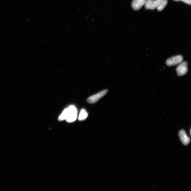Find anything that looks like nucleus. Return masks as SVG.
<instances>
[{
	"instance_id": "nucleus-4",
	"label": "nucleus",
	"mask_w": 191,
	"mask_h": 191,
	"mask_svg": "<svg viewBox=\"0 0 191 191\" xmlns=\"http://www.w3.org/2000/svg\"><path fill=\"white\" fill-rule=\"evenodd\" d=\"M161 4V0H146L145 7L146 9L153 10L159 8Z\"/></svg>"
},
{
	"instance_id": "nucleus-5",
	"label": "nucleus",
	"mask_w": 191,
	"mask_h": 191,
	"mask_svg": "<svg viewBox=\"0 0 191 191\" xmlns=\"http://www.w3.org/2000/svg\"><path fill=\"white\" fill-rule=\"evenodd\" d=\"M188 71V63L185 61L179 64L176 69L178 76H184L187 73Z\"/></svg>"
},
{
	"instance_id": "nucleus-9",
	"label": "nucleus",
	"mask_w": 191,
	"mask_h": 191,
	"mask_svg": "<svg viewBox=\"0 0 191 191\" xmlns=\"http://www.w3.org/2000/svg\"><path fill=\"white\" fill-rule=\"evenodd\" d=\"M168 4V0H161V4L158 8L157 9L158 11H161L165 8Z\"/></svg>"
},
{
	"instance_id": "nucleus-2",
	"label": "nucleus",
	"mask_w": 191,
	"mask_h": 191,
	"mask_svg": "<svg viewBox=\"0 0 191 191\" xmlns=\"http://www.w3.org/2000/svg\"><path fill=\"white\" fill-rule=\"evenodd\" d=\"M108 90H105L100 92L98 94H95L87 99V102L89 104H93L98 101L101 98L104 96L108 92Z\"/></svg>"
},
{
	"instance_id": "nucleus-8",
	"label": "nucleus",
	"mask_w": 191,
	"mask_h": 191,
	"mask_svg": "<svg viewBox=\"0 0 191 191\" xmlns=\"http://www.w3.org/2000/svg\"><path fill=\"white\" fill-rule=\"evenodd\" d=\"M88 116V114L86 111L84 109L81 111L80 115H79L78 119L80 121H82L86 119Z\"/></svg>"
},
{
	"instance_id": "nucleus-10",
	"label": "nucleus",
	"mask_w": 191,
	"mask_h": 191,
	"mask_svg": "<svg viewBox=\"0 0 191 191\" xmlns=\"http://www.w3.org/2000/svg\"><path fill=\"white\" fill-rule=\"evenodd\" d=\"M173 1L177 2L181 1L188 5H191V0H173Z\"/></svg>"
},
{
	"instance_id": "nucleus-6",
	"label": "nucleus",
	"mask_w": 191,
	"mask_h": 191,
	"mask_svg": "<svg viewBox=\"0 0 191 191\" xmlns=\"http://www.w3.org/2000/svg\"><path fill=\"white\" fill-rule=\"evenodd\" d=\"M179 135L182 143L184 145H188L190 141V138L187 136L185 131L182 129L179 132Z\"/></svg>"
},
{
	"instance_id": "nucleus-1",
	"label": "nucleus",
	"mask_w": 191,
	"mask_h": 191,
	"mask_svg": "<svg viewBox=\"0 0 191 191\" xmlns=\"http://www.w3.org/2000/svg\"><path fill=\"white\" fill-rule=\"evenodd\" d=\"M77 118V110L75 106L72 105L65 109L59 116L58 120L63 121L65 120L69 122H73Z\"/></svg>"
},
{
	"instance_id": "nucleus-3",
	"label": "nucleus",
	"mask_w": 191,
	"mask_h": 191,
	"mask_svg": "<svg viewBox=\"0 0 191 191\" xmlns=\"http://www.w3.org/2000/svg\"><path fill=\"white\" fill-rule=\"evenodd\" d=\"M183 61V57L181 55L172 57L166 61V64L168 66L176 65L179 64Z\"/></svg>"
},
{
	"instance_id": "nucleus-7",
	"label": "nucleus",
	"mask_w": 191,
	"mask_h": 191,
	"mask_svg": "<svg viewBox=\"0 0 191 191\" xmlns=\"http://www.w3.org/2000/svg\"><path fill=\"white\" fill-rule=\"evenodd\" d=\"M146 0H133L132 6L135 10H138L141 9L145 4Z\"/></svg>"
}]
</instances>
